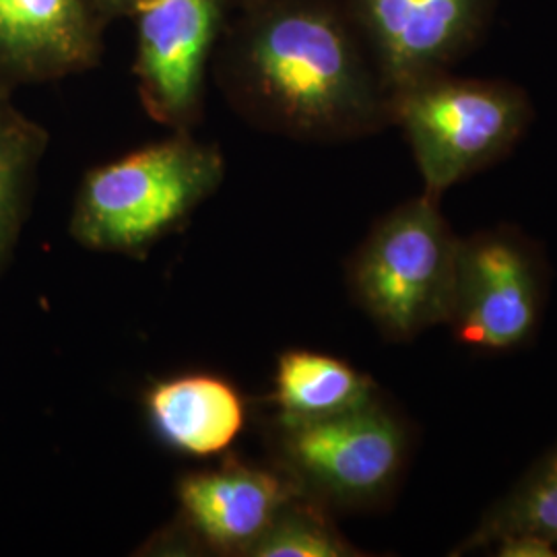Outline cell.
<instances>
[{"instance_id": "cell-1", "label": "cell", "mask_w": 557, "mask_h": 557, "mask_svg": "<svg viewBox=\"0 0 557 557\" xmlns=\"http://www.w3.org/2000/svg\"><path fill=\"white\" fill-rule=\"evenodd\" d=\"M211 73L239 119L301 143L379 135L391 94L343 0H271L234 9Z\"/></svg>"}, {"instance_id": "cell-2", "label": "cell", "mask_w": 557, "mask_h": 557, "mask_svg": "<svg viewBox=\"0 0 557 557\" xmlns=\"http://www.w3.org/2000/svg\"><path fill=\"white\" fill-rule=\"evenodd\" d=\"M225 180V156L193 133L143 145L85 172L69 234L79 246L143 259L178 232Z\"/></svg>"}, {"instance_id": "cell-3", "label": "cell", "mask_w": 557, "mask_h": 557, "mask_svg": "<svg viewBox=\"0 0 557 557\" xmlns=\"http://www.w3.org/2000/svg\"><path fill=\"white\" fill-rule=\"evenodd\" d=\"M458 239L438 199L423 193L380 218L359 244L347 264V289L388 341L448 324Z\"/></svg>"}, {"instance_id": "cell-4", "label": "cell", "mask_w": 557, "mask_h": 557, "mask_svg": "<svg viewBox=\"0 0 557 557\" xmlns=\"http://www.w3.org/2000/svg\"><path fill=\"white\" fill-rule=\"evenodd\" d=\"M391 119L411 147L423 193L440 200L517 147L533 120V103L510 81L446 71L397 91Z\"/></svg>"}, {"instance_id": "cell-5", "label": "cell", "mask_w": 557, "mask_h": 557, "mask_svg": "<svg viewBox=\"0 0 557 557\" xmlns=\"http://www.w3.org/2000/svg\"><path fill=\"white\" fill-rule=\"evenodd\" d=\"M267 453L301 494L335 512L386 504L405 475L411 434L382 397L356 411L312 423L269 419Z\"/></svg>"}, {"instance_id": "cell-6", "label": "cell", "mask_w": 557, "mask_h": 557, "mask_svg": "<svg viewBox=\"0 0 557 557\" xmlns=\"http://www.w3.org/2000/svg\"><path fill=\"white\" fill-rule=\"evenodd\" d=\"M299 490L273 462L225 455L176 481L174 520L147 541L151 556L250 557L273 518Z\"/></svg>"}, {"instance_id": "cell-7", "label": "cell", "mask_w": 557, "mask_h": 557, "mask_svg": "<svg viewBox=\"0 0 557 557\" xmlns=\"http://www.w3.org/2000/svg\"><path fill=\"white\" fill-rule=\"evenodd\" d=\"M232 0H135V62L140 106L172 133H193Z\"/></svg>"}, {"instance_id": "cell-8", "label": "cell", "mask_w": 557, "mask_h": 557, "mask_svg": "<svg viewBox=\"0 0 557 557\" xmlns=\"http://www.w3.org/2000/svg\"><path fill=\"white\" fill-rule=\"evenodd\" d=\"M545 301L539 252L510 227L458 239L448 324L465 347L506 354L537 333Z\"/></svg>"}, {"instance_id": "cell-9", "label": "cell", "mask_w": 557, "mask_h": 557, "mask_svg": "<svg viewBox=\"0 0 557 557\" xmlns=\"http://www.w3.org/2000/svg\"><path fill=\"white\" fill-rule=\"evenodd\" d=\"M496 0H343L391 98L450 71L485 34Z\"/></svg>"}, {"instance_id": "cell-10", "label": "cell", "mask_w": 557, "mask_h": 557, "mask_svg": "<svg viewBox=\"0 0 557 557\" xmlns=\"http://www.w3.org/2000/svg\"><path fill=\"white\" fill-rule=\"evenodd\" d=\"M106 27L91 0H0V94L96 69Z\"/></svg>"}, {"instance_id": "cell-11", "label": "cell", "mask_w": 557, "mask_h": 557, "mask_svg": "<svg viewBox=\"0 0 557 557\" xmlns=\"http://www.w3.org/2000/svg\"><path fill=\"white\" fill-rule=\"evenodd\" d=\"M145 416L163 446L182 457H225L248 421V400L232 380L190 370L156 380L143 393Z\"/></svg>"}, {"instance_id": "cell-12", "label": "cell", "mask_w": 557, "mask_h": 557, "mask_svg": "<svg viewBox=\"0 0 557 557\" xmlns=\"http://www.w3.org/2000/svg\"><path fill=\"white\" fill-rule=\"evenodd\" d=\"M380 397L379 384L343 359L312 349H285L273 379V421L312 423L356 411Z\"/></svg>"}, {"instance_id": "cell-13", "label": "cell", "mask_w": 557, "mask_h": 557, "mask_svg": "<svg viewBox=\"0 0 557 557\" xmlns=\"http://www.w3.org/2000/svg\"><path fill=\"white\" fill-rule=\"evenodd\" d=\"M50 135L23 114L11 94H0V277L15 257L29 218Z\"/></svg>"}, {"instance_id": "cell-14", "label": "cell", "mask_w": 557, "mask_h": 557, "mask_svg": "<svg viewBox=\"0 0 557 557\" xmlns=\"http://www.w3.org/2000/svg\"><path fill=\"white\" fill-rule=\"evenodd\" d=\"M535 533L557 541V446L481 518L457 554L487 549L496 539Z\"/></svg>"}, {"instance_id": "cell-15", "label": "cell", "mask_w": 557, "mask_h": 557, "mask_svg": "<svg viewBox=\"0 0 557 557\" xmlns=\"http://www.w3.org/2000/svg\"><path fill=\"white\" fill-rule=\"evenodd\" d=\"M358 547L338 531L333 512L298 492L252 547L250 557H358Z\"/></svg>"}, {"instance_id": "cell-16", "label": "cell", "mask_w": 557, "mask_h": 557, "mask_svg": "<svg viewBox=\"0 0 557 557\" xmlns=\"http://www.w3.org/2000/svg\"><path fill=\"white\" fill-rule=\"evenodd\" d=\"M490 547L498 557H557V541L535 533L504 535Z\"/></svg>"}, {"instance_id": "cell-17", "label": "cell", "mask_w": 557, "mask_h": 557, "mask_svg": "<svg viewBox=\"0 0 557 557\" xmlns=\"http://www.w3.org/2000/svg\"><path fill=\"white\" fill-rule=\"evenodd\" d=\"M91 2L98 9L101 20L110 25L114 20L128 17L135 0H91Z\"/></svg>"}, {"instance_id": "cell-18", "label": "cell", "mask_w": 557, "mask_h": 557, "mask_svg": "<svg viewBox=\"0 0 557 557\" xmlns=\"http://www.w3.org/2000/svg\"><path fill=\"white\" fill-rule=\"evenodd\" d=\"M262 2H271V0H232V7H234V9H242V7L262 4Z\"/></svg>"}]
</instances>
